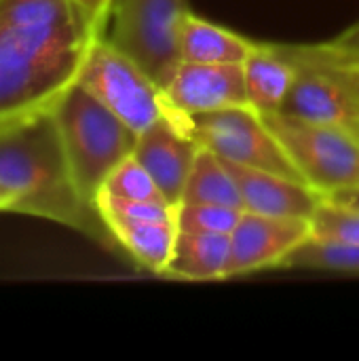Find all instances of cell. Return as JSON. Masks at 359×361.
Returning <instances> with one entry per match:
<instances>
[{
  "label": "cell",
  "mask_w": 359,
  "mask_h": 361,
  "mask_svg": "<svg viewBox=\"0 0 359 361\" xmlns=\"http://www.w3.org/2000/svg\"><path fill=\"white\" fill-rule=\"evenodd\" d=\"M231 235L178 231L165 277L182 281L229 279Z\"/></svg>",
  "instance_id": "cell-15"
},
{
  "label": "cell",
  "mask_w": 359,
  "mask_h": 361,
  "mask_svg": "<svg viewBox=\"0 0 359 361\" xmlns=\"http://www.w3.org/2000/svg\"><path fill=\"white\" fill-rule=\"evenodd\" d=\"M199 148L201 144L193 135L188 118L169 110L138 135L133 157L148 169L163 197L178 207Z\"/></svg>",
  "instance_id": "cell-10"
},
{
  "label": "cell",
  "mask_w": 359,
  "mask_h": 361,
  "mask_svg": "<svg viewBox=\"0 0 359 361\" xmlns=\"http://www.w3.org/2000/svg\"><path fill=\"white\" fill-rule=\"evenodd\" d=\"M262 118L273 129L298 176L326 199L359 188V133L298 121L281 112Z\"/></svg>",
  "instance_id": "cell-4"
},
{
  "label": "cell",
  "mask_w": 359,
  "mask_h": 361,
  "mask_svg": "<svg viewBox=\"0 0 359 361\" xmlns=\"http://www.w3.org/2000/svg\"><path fill=\"white\" fill-rule=\"evenodd\" d=\"M296 76V63L281 47L260 44L243 61L248 106L260 116L281 112Z\"/></svg>",
  "instance_id": "cell-14"
},
{
  "label": "cell",
  "mask_w": 359,
  "mask_h": 361,
  "mask_svg": "<svg viewBox=\"0 0 359 361\" xmlns=\"http://www.w3.org/2000/svg\"><path fill=\"white\" fill-rule=\"evenodd\" d=\"M85 15L91 32L95 36H106V27L112 17L114 0H72Z\"/></svg>",
  "instance_id": "cell-23"
},
{
  "label": "cell",
  "mask_w": 359,
  "mask_h": 361,
  "mask_svg": "<svg viewBox=\"0 0 359 361\" xmlns=\"http://www.w3.org/2000/svg\"><path fill=\"white\" fill-rule=\"evenodd\" d=\"M99 192L127 201H167L148 169L133 154L114 167Z\"/></svg>",
  "instance_id": "cell-19"
},
{
  "label": "cell",
  "mask_w": 359,
  "mask_h": 361,
  "mask_svg": "<svg viewBox=\"0 0 359 361\" xmlns=\"http://www.w3.org/2000/svg\"><path fill=\"white\" fill-rule=\"evenodd\" d=\"M281 49L296 63V76L281 114L359 133V102L347 82L330 66L300 55L294 47Z\"/></svg>",
  "instance_id": "cell-8"
},
{
  "label": "cell",
  "mask_w": 359,
  "mask_h": 361,
  "mask_svg": "<svg viewBox=\"0 0 359 361\" xmlns=\"http://www.w3.org/2000/svg\"><path fill=\"white\" fill-rule=\"evenodd\" d=\"M284 269L359 275V243L311 237L290 254V258L284 262Z\"/></svg>",
  "instance_id": "cell-18"
},
{
  "label": "cell",
  "mask_w": 359,
  "mask_h": 361,
  "mask_svg": "<svg viewBox=\"0 0 359 361\" xmlns=\"http://www.w3.org/2000/svg\"><path fill=\"white\" fill-rule=\"evenodd\" d=\"M11 209V199L8 195L0 188V212H8Z\"/></svg>",
  "instance_id": "cell-26"
},
{
  "label": "cell",
  "mask_w": 359,
  "mask_h": 361,
  "mask_svg": "<svg viewBox=\"0 0 359 361\" xmlns=\"http://www.w3.org/2000/svg\"><path fill=\"white\" fill-rule=\"evenodd\" d=\"M188 125L201 146L229 163L303 180L269 123L250 106L197 114Z\"/></svg>",
  "instance_id": "cell-7"
},
{
  "label": "cell",
  "mask_w": 359,
  "mask_h": 361,
  "mask_svg": "<svg viewBox=\"0 0 359 361\" xmlns=\"http://www.w3.org/2000/svg\"><path fill=\"white\" fill-rule=\"evenodd\" d=\"M163 93L169 110L184 118L248 106L243 63L182 61Z\"/></svg>",
  "instance_id": "cell-11"
},
{
  "label": "cell",
  "mask_w": 359,
  "mask_h": 361,
  "mask_svg": "<svg viewBox=\"0 0 359 361\" xmlns=\"http://www.w3.org/2000/svg\"><path fill=\"white\" fill-rule=\"evenodd\" d=\"M76 82L138 135L169 112L163 87L108 36L93 40Z\"/></svg>",
  "instance_id": "cell-5"
},
{
  "label": "cell",
  "mask_w": 359,
  "mask_h": 361,
  "mask_svg": "<svg viewBox=\"0 0 359 361\" xmlns=\"http://www.w3.org/2000/svg\"><path fill=\"white\" fill-rule=\"evenodd\" d=\"M53 118L80 195L95 205L106 178L133 154L138 133L74 82L53 106Z\"/></svg>",
  "instance_id": "cell-3"
},
{
  "label": "cell",
  "mask_w": 359,
  "mask_h": 361,
  "mask_svg": "<svg viewBox=\"0 0 359 361\" xmlns=\"http://www.w3.org/2000/svg\"><path fill=\"white\" fill-rule=\"evenodd\" d=\"M307 239H311V220L243 212L231 233L229 279L284 269L290 254Z\"/></svg>",
  "instance_id": "cell-9"
},
{
  "label": "cell",
  "mask_w": 359,
  "mask_h": 361,
  "mask_svg": "<svg viewBox=\"0 0 359 361\" xmlns=\"http://www.w3.org/2000/svg\"><path fill=\"white\" fill-rule=\"evenodd\" d=\"M243 209L209 203H182L176 207V222L180 231L188 233H218L231 235Z\"/></svg>",
  "instance_id": "cell-20"
},
{
  "label": "cell",
  "mask_w": 359,
  "mask_h": 361,
  "mask_svg": "<svg viewBox=\"0 0 359 361\" xmlns=\"http://www.w3.org/2000/svg\"><path fill=\"white\" fill-rule=\"evenodd\" d=\"M0 188L11 199L8 212L63 224L118 250L99 209L74 182L51 110L0 127Z\"/></svg>",
  "instance_id": "cell-2"
},
{
  "label": "cell",
  "mask_w": 359,
  "mask_h": 361,
  "mask_svg": "<svg viewBox=\"0 0 359 361\" xmlns=\"http://www.w3.org/2000/svg\"><path fill=\"white\" fill-rule=\"evenodd\" d=\"M330 201H334L339 205H345V207H351V209H359V188L347 190V192H339V195L330 197Z\"/></svg>",
  "instance_id": "cell-25"
},
{
  "label": "cell",
  "mask_w": 359,
  "mask_h": 361,
  "mask_svg": "<svg viewBox=\"0 0 359 361\" xmlns=\"http://www.w3.org/2000/svg\"><path fill=\"white\" fill-rule=\"evenodd\" d=\"M118 252L129 256L140 269L165 277L178 239L176 218L167 220H125L104 218Z\"/></svg>",
  "instance_id": "cell-13"
},
{
  "label": "cell",
  "mask_w": 359,
  "mask_h": 361,
  "mask_svg": "<svg viewBox=\"0 0 359 361\" xmlns=\"http://www.w3.org/2000/svg\"><path fill=\"white\" fill-rule=\"evenodd\" d=\"M307 55L328 61V63H353L359 61V23L349 27L345 34L334 38L332 42L326 44H315V47H300Z\"/></svg>",
  "instance_id": "cell-22"
},
{
  "label": "cell",
  "mask_w": 359,
  "mask_h": 361,
  "mask_svg": "<svg viewBox=\"0 0 359 361\" xmlns=\"http://www.w3.org/2000/svg\"><path fill=\"white\" fill-rule=\"evenodd\" d=\"M300 55H305V57H309V59H315V57H311V55H307L300 47H294ZM315 61H320V59H315ZM322 63H326V66H330L345 82H347V87L353 91V95L358 97L359 102V61H353V63H328V61H322Z\"/></svg>",
  "instance_id": "cell-24"
},
{
  "label": "cell",
  "mask_w": 359,
  "mask_h": 361,
  "mask_svg": "<svg viewBox=\"0 0 359 361\" xmlns=\"http://www.w3.org/2000/svg\"><path fill=\"white\" fill-rule=\"evenodd\" d=\"M258 42L188 13L180 34L182 61L193 63H243Z\"/></svg>",
  "instance_id": "cell-16"
},
{
  "label": "cell",
  "mask_w": 359,
  "mask_h": 361,
  "mask_svg": "<svg viewBox=\"0 0 359 361\" xmlns=\"http://www.w3.org/2000/svg\"><path fill=\"white\" fill-rule=\"evenodd\" d=\"M182 203H209L243 209L239 184L229 163L205 146L199 148L188 182L184 186Z\"/></svg>",
  "instance_id": "cell-17"
},
{
  "label": "cell",
  "mask_w": 359,
  "mask_h": 361,
  "mask_svg": "<svg viewBox=\"0 0 359 361\" xmlns=\"http://www.w3.org/2000/svg\"><path fill=\"white\" fill-rule=\"evenodd\" d=\"M95 38L72 0H0V127L53 110Z\"/></svg>",
  "instance_id": "cell-1"
},
{
  "label": "cell",
  "mask_w": 359,
  "mask_h": 361,
  "mask_svg": "<svg viewBox=\"0 0 359 361\" xmlns=\"http://www.w3.org/2000/svg\"><path fill=\"white\" fill-rule=\"evenodd\" d=\"M229 167L239 184L243 212L275 218L311 220L320 205L326 201V197L305 180L281 176L275 171L252 169L235 163H229Z\"/></svg>",
  "instance_id": "cell-12"
},
{
  "label": "cell",
  "mask_w": 359,
  "mask_h": 361,
  "mask_svg": "<svg viewBox=\"0 0 359 361\" xmlns=\"http://www.w3.org/2000/svg\"><path fill=\"white\" fill-rule=\"evenodd\" d=\"M188 13L186 0H114L108 38L165 87L182 63L180 34Z\"/></svg>",
  "instance_id": "cell-6"
},
{
  "label": "cell",
  "mask_w": 359,
  "mask_h": 361,
  "mask_svg": "<svg viewBox=\"0 0 359 361\" xmlns=\"http://www.w3.org/2000/svg\"><path fill=\"white\" fill-rule=\"evenodd\" d=\"M311 237L359 243V209H351L326 199L311 218Z\"/></svg>",
  "instance_id": "cell-21"
}]
</instances>
